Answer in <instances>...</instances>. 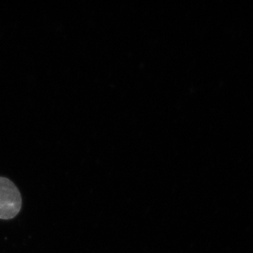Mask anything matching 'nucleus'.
Listing matches in <instances>:
<instances>
[{
  "instance_id": "nucleus-1",
  "label": "nucleus",
  "mask_w": 253,
  "mask_h": 253,
  "mask_svg": "<svg viewBox=\"0 0 253 253\" xmlns=\"http://www.w3.org/2000/svg\"><path fill=\"white\" fill-rule=\"evenodd\" d=\"M21 207L22 198L19 190L10 179L0 176V219H13Z\"/></svg>"
}]
</instances>
